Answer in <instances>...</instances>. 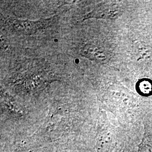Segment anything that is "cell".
<instances>
[{"label":"cell","instance_id":"cell-2","mask_svg":"<svg viewBox=\"0 0 152 152\" xmlns=\"http://www.w3.org/2000/svg\"><path fill=\"white\" fill-rule=\"evenodd\" d=\"M138 152H152V122H144V133L138 147Z\"/></svg>","mask_w":152,"mask_h":152},{"label":"cell","instance_id":"cell-1","mask_svg":"<svg viewBox=\"0 0 152 152\" xmlns=\"http://www.w3.org/2000/svg\"><path fill=\"white\" fill-rule=\"evenodd\" d=\"M137 69L142 72H152V49L148 45L137 42L135 47Z\"/></svg>","mask_w":152,"mask_h":152},{"label":"cell","instance_id":"cell-3","mask_svg":"<svg viewBox=\"0 0 152 152\" xmlns=\"http://www.w3.org/2000/svg\"><path fill=\"white\" fill-rule=\"evenodd\" d=\"M113 142V136L108 131H102L98 135L96 142L98 152H108Z\"/></svg>","mask_w":152,"mask_h":152},{"label":"cell","instance_id":"cell-4","mask_svg":"<svg viewBox=\"0 0 152 152\" xmlns=\"http://www.w3.org/2000/svg\"><path fill=\"white\" fill-rule=\"evenodd\" d=\"M122 10L119 6L115 4H105L102 5L98 10V15L101 18H115L121 14Z\"/></svg>","mask_w":152,"mask_h":152},{"label":"cell","instance_id":"cell-6","mask_svg":"<svg viewBox=\"0 0 152 152\" xmlns=\"http://www.w3.org/2000/svg\"><path fill=\"white\" fill-rule=\"evenodd\" d=\"M76 63H78V59H77V60H76Z\"/></svg>","mask_w":152,"mask_h":152},{"label":"cell","instance_id":"cell-5","mask_svg":"<svg viewBox=\"0 0 152 152\" xmlns=\"http://www.w3.org/2000/svg\"><path fill=\"white\" fill-rule=\"evenodd\" d=\"M139 91L142 94H148L152 91V84L148 80H142L138 85Z\"/></svg>","mask_w":152,"mask_h":152}]
</instances>
